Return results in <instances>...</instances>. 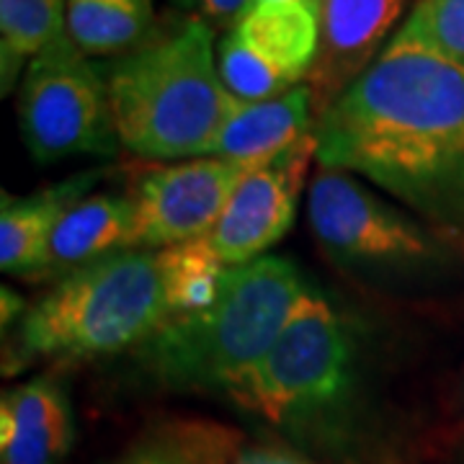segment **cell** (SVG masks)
Here are the masks:
<instances>
[{
	"label": "cell",
	"mask_w": 464,
	"mask_h": 464,
	"mask_svg": "<svg viewBox=\"0 0 464 464\" xmlns=\"http://www.w3.org/2000/svg\"><path fill=\"white\" fill-rule=\"evenodd\" d=\"M313 130L315 106L307 83L268 101L235 99L212 155L246 168L266 166L307 140Z\"/></svg>",
	"instance_id": "obj_13"
},
{
	"label": "cell",
	"mask_w": 464,
	"mask_h": 464,
	"mask_svg": "<svg viewBox=\"0 0 464 464\" xmlns=\"http://www.w3.org/2000/svg\"><path fill=\"white\" fill-rule=\"evenodd\" d=\"M99 179V173H81L65 181L52 183L24 199L3 194L0 268L11 276L36 282L60 219L67 215L70 207H75L91 194Z\"/></svg>",
	"instance_id": "obj_15"
},
{
	"label": "cell",
	"mask_w": 464,
	"mask_h": 464,
	"mask_svg": "<svg viewBox=\"0 0 464 464\" xmlns=\"http://www.w3.org/2000/svg\"><path fill=\"white\" fill-rule=\"evenodd\" d=\"M313 137L320 166L377 186L464 253V63L384 47Z\"/></svg>",
	"instance_id": "obj_1"
},
{
	"label": "cell",
	"mask_w": 464,
	"mask_h": 464,
	"mask_svg": "<svg viewBox=\"0 0 464 464\" xmlns=\"http://www.w3.org/2000/svg\"><path fill=\"white\" fill-rule=\"evenodd\" d=\"M372 380V353L356 317L307 292L230 398L297 441L341 451L369 423Z\"/></svg>",
	"instance_id": "obj_2"
},
{
	"label": "cell",
	"mask_w": 464,
	"mask_h": 464,
	"mask_svg": "<svg viewBox=\"0 0 464 464\" xmlns=\"http://www.w3.org/2000/svg\"><path fill=\"white\" fill-rule=\"evenodd\" d=\"M124 250H134L130 194H88L60 219L36 282H60Z\"/></svg>",
	"instance_id": "obj_14"
},
{
	"label": "cell",
	"mask_w": 464,
	"mask_h": 464,
	"mask_svg": "<svg viewBox=\"0 0 464 464\" xmlns=\"http://www.w3.org/2000/svg\"><path fill=\"white\" fill-rule=\"evenodd\" d=\"M243 436L204 418H168L140 433L109 464H235Z\"/></svg>",
	"instance_id": "obj_16"
},
{
	"label": "cell",
	"mask_w": 464,
	"mask_h": 464,
	"mask_svg": "<svg viewBox=\"0 0 464 464\" xmlns=\"http://www.w3.org/2000/svg\"><path fill=\"white\" fill-rule=\"evenodd\" d=\"M217 29L183 18L103 70L119 145L148 160L215 152L235 99L217 65Z\"/></svg>",
	"instance_id": "obj_4"
},
{
	"label": "cell",
	"mask_w": 464,
	"mask_h": 464,
	"mask_svg": "<svg viewBox=\"0 0 464 464\" xmlns=\"http://www.w3.org/2000/svg\"><path fill=\"white\" fill-rule=\"evenodd\" d=\"M72 436V408L60 380L44 374L3 392V464H65Z\"/></svg>",
	"instance_id": "obj_12"
},
{
	"label": "cell",
	"mask_w": 464,
	"mask_h": 464,
	"mask_svg": "<svg viewBox=\"0 0 464 464\" xmlns=\"http://www.w3.org/2000/svg\"><path fill=\"white\" fill-rule=\"evenodd\" d=\"M408 0H320V47L307 85L315 119L377 63Z\"/></svg>",
	"instance_id": "obj_11"
},
{
	"label": "cell",
	"mask_w": 464,
	"mask_h": 464,
	"mask_svg": "<svg viewBox=\"0 0 464 464\" xmlns=\"http://www.w3.org/2000/svg\"><path fill=\"white\" fill-rule=\"evenodd\" d=\"M67 0H0V83L3 96L21 83L36 54L65 34Z\"/></svg>",
	"instance_id": "obj_18"
},
{
	"label": "cell",
	"mask_w": 464,
	"mask_h": 464,
	"mask_svg": "<svg viewBox=\"0 0 464 464\" xmlns=\"http://www.w3.org/2000/svg\"><path fill=\"white\" fill-rule=\"evenodd\" d=\"M320 47V8L258 3L217 47L222 83L237 101H268L307 83Z\"/></svg>",
	"instance_id": "obj_8"
},
{
	"label": "cell",
	"mask_w": 464,
	"mask_h": 464,
	"mask_svg": "<svg viewBox=\"0 0 464 464\" xmlns=\"http://www.w3.org/2000/svg\"><path fill=\"white\" fill-rule=\"evenodd\" d=\"M235 464H313L307 462L299 451L284 444H250L243 447Z\"/></svg>",
	"instance_id": "obj_21"
},
{
	"label": "cell",
	"mask_w": 464,
	"mask_h": 464,
	"mask_svg": "<svg viewBox=\"0 0 464 464\" xmlns=\"http://www.w3.org/2000/svg\"><path fill=\"white\" fill-rule=\"evenodd\" d=\"M152 32V0H67L65 34L85 57L127 54Z\"/></svg>",
	"instance_id": "obj_17"
},
{
	"label": "cell",
	"mask_w": 464,
	"mask_h": 464,
	"mask_svg": "<svg viewBox=\"0 0 464 464\" xmlns=\"http://www.w3.org/2000/svg\"><path fill=\"white\" fill-rule=\"evenodd\" d=\"M387 47L464 63V0H418Z\"/></svg>",
	"instance_id": "obj_19"
},
{
	"label": "cell",
	"mask_w": 464,
	"mask_h": 464,
	"mask_svg": "<svg viewBox=\"0 0 464 464\" xmlns=\"http://www.w3.org/2000/svg\"><path fill=\"white\" fill-rule=\"evenodd\" d=\"M313 160L315 137L310 134L276 160L253 168L240 181L207 237L222 264L230 268L253 264L292 230Z\"/></svg>",
	"instance_id": "obj_10"
},
{
	"label": "cell",
	"mask_w": 464,
	"mask_h": 464,
	"mask_svg": "<svg viewBox=\"0 0 464 464\" xmlns=\"http://www.w3.org/2000/svg\"><path fill=\"white\" fill-rule=\"evenodd\" d=\"M258 3H302V5H313V8H320V0H253V5ZM250 5V8H253Z\"/></svg>",
	"instance_id": "obj_22"
},
{
	"label": "cell",
	"mask_w": 464,
	"mask_h": 464,
	"mask_svg": "<svg viewBox=\"0 0 464 464\" xmlns=\"http://www.w3.org/2000/svg\"><path fill=\"white\" fill-rule=\"evenodd\" d=\"M304 295L297 268L276 256L230 268L209 307L179 315L134 348V366L163 390L230 395L264 362Z\"/></svg>",
	"instance_id": "obj_5"
},
{
	"label": "cell",
	"mask_w": 464,
	"mask_h": 464,
	"mask_svg": "<svg viewBox=\"0 0 464 464\" xmlns=\"http://www.w3.org/2000/svg\"><path fill=\"white\" fill-rule=\"evenodd\" d=\"M21 137L36 163L114 155L119 137L103 70L63 34L26 65L18 83Z\"/></svg>",
	"instance_id": "obj_7"
},
{
	"label": "cell",
	"mask_w": 464,
	"mask_h": 464,
	"mask_svg": "<svg viewBox=\"0 0 464 464\" xmlns=\"http://www.w3.org/2000/svg\"><path fill=\"white\" fill-rule=\"evenodd\" d=\"M183 8H191L194 16L207 21L212 29H227L246 16L253 0H179Z\"/></svg>",
	"instance_id": "obj_20"
},
{
	"label": "cell",
	"mask_w": 464,
	"mask_h": 464,
	"mask_svg": "<svg viewBox=\"0 0 464 464\" xmlns=\"http://www.w3.org/2000/svg\"><path fill=\"white\" fill-rule=\"evenodd\" d=\"M181 315L166 250H124L54 282L5 331L3 374L132 353Z\"/></svg>",
	"instance_id": "obj_3"
},
{
	"label": "cell",
	"mask_w": 464,
	"mask_h": 464,
	"mask_svg": "<svg viewBox=\"0 0 464 464\" xmlns=\"http://www.w3.org/2000/svg\"><path fill=\"white\" fill-rule=\"evenodd\" d=\"M307 219L333 264L369 274H402L444 266L451 256L439 235L359 176L320 166L307 186Z\"/></svg>",
	"instance_id": "obj_6"
},
{
	"label": "cell",
	"mask_w": 464,
	"mask_h": 464,
	"mask_svg": "<svg viewBox=\"0 0 464 464\" xmlns=\"http://www.w3.org/2000/svg\"><path fill=\"white\" fill-rule=\"evenodd\" d=\"M250 170L207 155L145 173L127 191L134 207V250H163L209 237Z\"/></svg>",
	"instance_id": "obj_9"
}]
</instances>
